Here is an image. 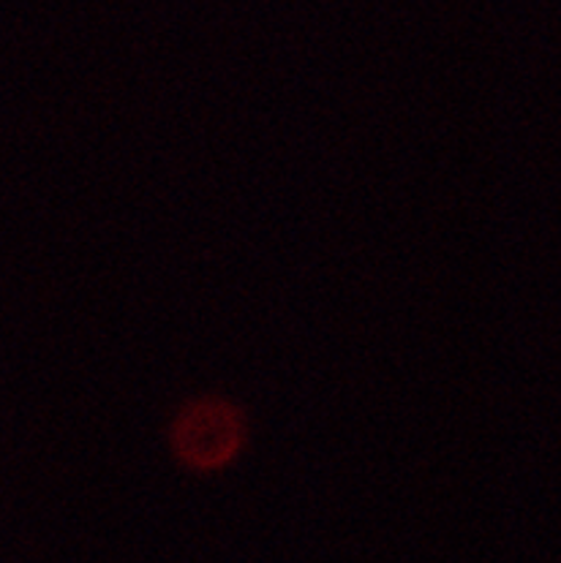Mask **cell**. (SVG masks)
<instances>
[{
	"label": "cell",
	"mask_w": 561,
	"mask_h": 563,
	"mask_svg": "<svg viewBox=\"0 0 561 563\" xmlns=\"http://www.w3.org/2000/svg\"><path fill=\"white\" fill-rule=\"evenodd\" d=\"M169 444L186 468H227L245 444L243 411L224 398L188 400L172 422Z\"/></svg>",
	"instance_id": "6da1fadb"
}]
</instances>
